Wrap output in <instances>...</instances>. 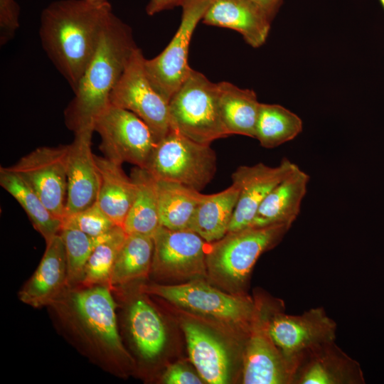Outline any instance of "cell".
Here are the masks:
<instances>
[{
	"label": "cell",
	"mask_w": 384,
	"mask_h": 384,
	"mask_svg": "<svg viewBox=\"0 0 384 384\" xmlns=\"http://www.w3.org/2000/svg\"><path fill=\"white\" fill-rule=\"evenodd\" d=\"M144 60L141 49L137 48L110 94V103L138 116L158 142L171 129L169 103L151 85Z\"/></svg>",
	"instance_id": "cell-9"
},
{
	"label": "cell",
	"mask_w": 384,
	"mask_h": 384,
	"mask_svg": "<svg viewBox=\"0 0 384 384\" xmlns=\"http://www.w3.org/2000/svg\"><path fill=\"white\" fill-rule=\"evenodd\" d=\"M87 1H90V2L97 3V2L103 1L105 0H87Z\"/></svg>",
	"instance_id": "cell-38"
},
{
	"label": "cell",
	"mask_w": 384,
	"mask_h": 384,
	"mask_svg": "<svg viewBox=\"0 0 384 384\" xmlns=\"http://www.w3.org/2000/svg\"><path fill=\"white\" fill-rule=\"evenodd\" d=\"M100 174V188L96 203L118 226L123 227L133 203L136 186L122 169V164L105 156L95 155Z\"/></svg>",
	"instance_id": "cell-22"
},
{
	"label": "cell",
	"mask_w": 384,
	"mask_h": 384,
	"mask_svg": "<svg viewBox=\"0 0 384 384\" xmlns=\"http://www.w3.org/2000/svg\"><path fill=\"white\" fill-rule=\"evenodd\" d=\"M202 21L235 30L247 43L258 48L267 38L272 20L252 0H212Z\"/></svg>",
	"instance_id": "cell-17"
},
{
	"label": "cell",
	"mask_w": 384,
	"mask_h": 384,
	"mask_svg": "<svg viewBox=\"0 0 384 384\" xmlns=\"http://www.w3.org/2000/svg\"><path fill=\"white\" fill-rule=\"evenodd\" d=\"M297 166L287 158L274 167L263 163L239 166L231 176L240 192L228 233L250 227L264 199Z\"/></svg>",
	"instance_id": "cell-14"
},
{
	"label": "cell",
	"mask_w": 384,
	"mask_h": 384,
	"mask_svg": "<svg viewBox=\"0 0 384 384\" xmlns=\"http://www.w3.org/2000/svg\"><path fill=\"white\" fill-rule=\"evenodd\" d=\"M258 4L272 21L277 14L282 0H252Z\"/></svg>",
	"instance_id": "cell-37"
},
{
	"label": "cell",
	"mask_w": 384,
	"mask_h": 384,
	"mask_svg": "<svg viewBox=\"0 0 384 384\" xmlns=\"http://www.w3.org/2000/svg\"><path fill=\"white\" fill-rule=\"evenodd\" d=\"M162 381L166 384H201V377L182 363L169 366L163 375Z\"/></svg>",
	"instance_id": "cell-35"
},
{
	"label": "cell",
	"mask_w": 384,
	"mask_h": 384,
	"mask_svg": "<svg viewBox=\"0 0 384 384\" xmlns=\"http://www.w3.org/2000/svg\"><path fill=\"white\" fill-rule=\"evenodd\" d=\"M112 14L107 0H58L43 10L39 28L42 47L73 92Z\"/></svg>",
	"instance_id": "cell-1"
},
{
	"label": "cell",
	"mask_w": 384,
	"mask_h": 384,
	"mask_svg": "<svg viewBox=\"0 0 384 384\" xmlns=\"http://www.w3.org/2000/svg\"><path fill=\"white\" fill-rule=\"evenodd\" d=\"M216 155L210 144L196 142L171 128L156 144L146 169L156 180L178 183L198 191L213 178Z\"/></svg>",
	"instance_id": "cell-5"
},
{
	"label": "cell",
	"mask_w": 384,
	"mask_h": 384,
	"mask_svg": "<svg viewBox=\"0 0 384 384\" xmlns=\"http://www.w3.org/2000/svg\"><path fill=\"white\" fill-rule=\"evenodd\" d=\"M182 329L190 360L198 374L207 383H227L230 378V363L224 345L208 330L194 322H183Z\"/></svg>",
	"instance_id": "cell-21"
},
{
	"label": "cell",
	"mask_w": 384,
	"mask_h": 384,
	"mask_svg": "<svg viewBox=\"0 0 384 384\" xmlns=\"http://www.w3.org/2000/svg\"><path fill=\"white\" fill-rule=\"evenodd\" d=\"M137 48L129 26L113 13L65 110L71 129L93 128L95 119L110 104V94Z\"/></svg>",
	"instance_id": "cell-2"
},
{
	"label": "cell",
	"mask_w": 384,
	"mask_h": 384,
	"mask_svg": "<svg viewBox=\"0 0 384 384\" xmlns=\"http://www.w3.org/2000/svg\"><path fill=\"white\" fill-rule=\"evenodd\" d=\"M127 235L123 228L117 225L95 247L85 267L83 284H106L109 287L115 260Z\"/></svg>",
	"instance_id": "cell-31"
},
{
	"label": "cell",
	"mask_w": 384,
	"mask_h": 384,
	"mask_svg": "<svg viewBox=\"0 0 384 384\" xmlns=\"http://www.w3.org/2000/svg\"><path fill=\"white\" fill-rule=\"evenodd\" d=\"M383 9H384V0H380Z\"/></svg>",
	"instance_id": "cell-39"
},
{
	"label": "cell",
	"mask_w": 384,
	"mask_h": 384,
	"mask_svg": "<svg viewBox=\"0 0 384 384\" xmlns=\"http://www.w3.org/2000/svg\"><path fill=\"white\" fill-rule=\"evenodd\" d=\"M171 128L201 144L229 136L221 118L218 83L191 70L169 102Z\"/></svg>",
	"instance_id": "cell-3"
},
{
	"label": "cell",
	"mask_w": 384,
	"mask_h": 384,
	"mask_svg": "<svg viewBox=\"0 0 384 384\" xmlns=\"http://www.w3.org/2000/svg\"><path fill=\"white\" fill-rule=\"evenodd\" d=\"M110 233L93 237L75 229H61L60 235L65 250L68 285L82 282L90 255Z\"/></svg>",
	"instance_id": "cell-32"
},
{
	"label": "cell",
	"mask_w": 384,
	"mask_h": 384,
	"mask_svg": "<svg viewBox=\"0 0 384 384\" xmlns=\"http://www.w3.org/2000/svg\"><path fill=\"white\" fill-rule=\"evenodd\" d=\"M359 363L335 343L327 342L304 353L297 361L292 384H363Z\"/></svg>",
	"instance_id": "cell-16"
},
{
	"label": "cell",
	"mask_w": 384,
	"mask_h": 384,
	"mask_svg": "<svg viewBox=\"0 0 384 384\" xmlns=\"http://www.w3.org/2000/svg\"><path fill=\"white\" fill-rule=\"evenodd\" d=\"M104 156L146 169L156 142L147 124L134 113L111 104L94 122Z\"/></svg>",
	"instance_id": "cell-7"
},
{
	"label": "cell",
	"mask_w": 384,
	"mask_h": 384,
	"mask_svg": "<svg viewBox=\"0 0 384 384\" xmlns=\"http://www.w3.org/2000/svg\"><path fill=\"white\" fill-rule=\"evenodd\" d=\"M239 192V187L233 183L220 192L204 195L196 210L191 230L208 243L223 238L228 232Z\"/></svg>",
	"instance_id": "cell-25"
},
{
	"label": "cell",
	"mask_w": 384,
	"mask_h": 384,
	"mask_svg": "<svg viewBox=\"0 0 384 384\" xmlns=\"http://www.w3.org/2000/svg\"><path fill=\"white\" fill-rule=\"evenodd\" d=\"M20 7L15 0H0V44L5 45L19 27Z\"/></svg>",
	"instance_id": "cell-34"
},
{
	"label": "cell",
	"mask_w": 384,
	"mask_h": 384,
	"mask_svg": "<svg viewBox=\"0 0 384 384\" xmlns=\"http://www.w3.org/2000/svg\"><path fill=\"white\" fill-rule=\"evenodd\" d=\"M73 301L78 316L98 341L114 353H126L118 333L115 304L108 286L78 292Z\"/></svg>",
	"instance_id": "cell-18"
},
{
	"label": "cell",
	"mask_w": 384,
	"mask_h": 384,
	"mask_svg": "<svg viewBox=\"0 0 384 384\" xmlns=\"http://www.w3.org/2000/svg\"><path fill=\"white\" fill-rule=\"evenodd\" d=\"M290 227L286 224L252 226L228 233L208 243L207 271L223 284L241 287L260 256L274 247Z\"/></svg>",
	"instance_id": "cell-4"
},
{
	"label": "cell",
	"mask_w": 384,
	"mask_h": 384,
	"mask_svg": "<svg viewBox=\"0 0 384 384\" xmlns=\"http://www.w3.org/2000/svg\"><path fill=\"white\" fill-rule=\"evenodd\" d=\"M145 292L160 297L185 309L249 329L256 312L250 298L223 292L200 280L178 285L153 284Z\"/></svg>",
	"instance_id": "cell-6"
},
{
	"label": "cell",
	"mask_w": 384,
	"mask_h": 384,
	"mask_svg": "<svg viewBox=\"0 0 384 384\" xmlns=\"http://www.w3.org/2000/svg\"><path fill=\"white\" fill-rule=\"evenodd\" d=\"M161 225L173 230H191L205 194L184 185L157 180Z\"/></svg>",
	"instance_id": "cell-26"
},
{
	"label": "cell",
	"mask_w": 384,
	"mask_h": 384,
	"mask_svg": "<svg viewBox=\"0 0 384 384\" xmlns=\"http://www.w3.org/2000/svg\"><path fill=\"white\" fill-rule=\"evenodd\" d=\"M0 185L22 207L46 243L60 234L62 220L55 216L35 191L9 167H1Z\"/></svg>",
	"instance_id": "cell-27"
},
{
	"label": "cell",
	"mask_w": 384,
	"mask_h": 384,
	"mask_svg": "<svg viewBox=\"0 0 384 384\" xmlns=\"http://www.w3.org/2000/svg\"><path fill=\"white\" fill-rule=\"evenodd\" d=\"M115 226L97 203L84 210L65 215L62 220V229H75L93 237L105 235Z\"/></svg>",
	"instance_id": "cell-33"
},
{
	"label": "cell",
	"mask_w": 384,
	"mask_h": 384,
	"mask_svg": "<svg viewBox=\"0 0 384 384\" xmlns=\"http://www.w3.org/2000/svg\"><path fill=\"white\" fill-rule=\"evenodd\" d=\"M273 314L256 302L242 355V381L245 384H292V367L268 331Z\"/></svg>",
	"instance_id": "cell-11"
},
{
	"label": "cell",
	"mask_w": 384,
	"mask_h": 384,
	"mask_svg": "<svg viewBox=\"0 0 384 384\" xmlns=\"http://www.w3.org/2000/svg\"><path fill=\"white\" fill-rule=\"evenodd\" d=\"M67 151L68 145L40 146L9 166L62 220L67 200Z\"/></svg>",
	"instance_id": "cell-10"
},
{
	"label": "cell",
	"mask_w": 384,
	"mask_h": 384,
	"mask_svg": "<svg viewBox=\"0 0 384 384\" xmlns=\"http://www.w3.org/2000/svg\"><path fill=\"white\" fill-rule=\"evenodd\" d=\"M151 268L173 277H193L207 272L208 242L193 230H173L161 226L153 236Z\"/></svg>",
	"instance_id": "cell-13"
},
{
	"label": "cell",
	"mask_w": 384,
	"mask_h": 384,
	"mask_svg": "<svg viewBox=\"0 0 384 384\" xmlns=\"http://www.w3.org/2000/svg\"><path fill=\"white\" fill-rule=\"evenodd\" d=\"M154 250L152 237L127 235L115 260L109 286L122 285L145 277L151 269Z\"/></svg>",
	"instance_id": "cell-29"
},
{
	"label": "cell",
	"mask_w": 384,
	"mask_h": 384,
	"mask_svg": "<svg viewBox=\"0 0 384 384\" xmlns=\"http://www.w3.org/2000/svg\"><path fill=\"white\" fill-rule=\"evenodd\" d=\"M186 0H149L146 6V14L153 16L162 11L181 6Z\"/></svg>",
	"instance_id": "cell-36"
},
{
	"label": "cell",
	"mask_w": 384,
	"mask_h": 384,
	"mask_svg": "<svg viewBox=\"0 0 384 384\" xmlns=\"http://www.w3.org/2000/svg\"><path fill=\"white\" fill-rule=\"evenodd\" d=\"M302 119L288 109L260 103L255 139L262 147L272 149L289 142L302 132Z\"/></svg>",
	"instance_id": "cell-30"
},
{
	"label": "cell",
	"mask_w": 384,
	"mask_h": 384,
	"mask_svg": "<svg viewBox=\"0 0 384 384\" xmlns=\"http://www.w3.org/2000/svg\"><path fill=\"white\" fill-rule=\"evenodd\" d=\"M68 285L65 250L60 235L46 243L39 265L19 292L23 303L41 307L53 302Z\"/></svg>",
	"instance_id": "cell-19"
},
{
	"label": "cell",
	"mask_w": 384,
	"mask_h": 384,
	"mask_svg": "<svg viewBox=\"0 0 384 384\" xmlns=\"http://www.w3.org/2000/svg\"><path fill=\"white\" fill-rule=\"evenodd\" d=\"M74 132L75 137L73 142L68 145L66 156L67 200L65 216L84 210L96 203L100 183L95 155L91 149L94 129H82Z\"/></svg>",
	"instance_id": "cell-15"
},
{
	"label": "cell",
	"mask_w": 384,
	"mask_h": 384,
	"mask_svg": "<svg viewBox=\"0 0 384 384\" xmlns=\"http://www.w3.org/2000/svg\"><path fill=\"white\" fill-rule=\"evenodd\" d=\"M129 324L135 345L143 358L154 359L166 343L165 325L156 311L146 301L136 300L129 311Z\"/></svg>",
	"instance_id": "cell-28"
},
{
	"label": "cell",
	"mask_w": 384,
	"mask_h": 384,
	"mask_svg": "<svg viewBox=\"0 0 384 384\" xmlns=\"http://www.w3.org/2000/svg\"><path fill=\"white\" fill-rule=\"evenodd\" d=\"M218 85L220 116L228 134L255 138L260 106L256 93L228 82H220Z\"/></svg>",
	"instance_id": "cell-24"
},
{
	"label": "cell",
	"mask_w": 384,
	"mask_h": 384,
	"mask_svg": "<svg viewBox=\"0 0 384 384\" xmlns=\"http://www.w3.org/2000/svg\"><path fill=\"white\" fill-rule=\"evenodd\" d=\"M130 177L136 193L123 225L127 235L152 237L161 226L159 218L157 180L144 168L134 166Z\"/></svg>",
	"instance_id": "cell-23"
},
{
	"label": "cell",
	"mask_w": 384,
	"mask_h": 384,
	"mask_svg": "<svg viewBox=\"0 0 384 384\" xmlns=\"http://www.w3.org/2000/svg\"><path fill=\"white\" fill-rule=\"evenodd\" d=\"M309 181V176L297 166L264 199L250 227L292 226L300 213Z\"/></svg>",
	"instance_id": "cell-20"
},
{
	"label": "cell",
	"mask_w": 384,
	"mask_h": 384,
	"mask_svg": "<svg viewBox=\"0 0 384 384\" xmlns=\"http://www.w3.org/2000/svg\"><path fill=\"white\" fill-rule=\"evenodd\" d=\"M211 1L186 0L181 5L180 25L171 41L158 55L145 58L144 68L151 85L168 103L192 70L188 62L190 42Z\"/></svg>",
	"instance_id": "cell-8"
},
{
	"label": "cell",
	"mask_w": 384,
	"mask_h": 384,
	"mask_svg": "<svg viewBox=\"0 0 384 384\" xmlns=\"http://www.w3.org/2000/svg\"><path fill=\"white\" fill-rule=\"evenodd\" d=\"M337 326L323 307L311 308L300 315L275 311L268 324L274 343L293 371L297 359L306 351L336 340Z\"/></svg>",
	"instance_id": "cell-12"
}]
</instances>
